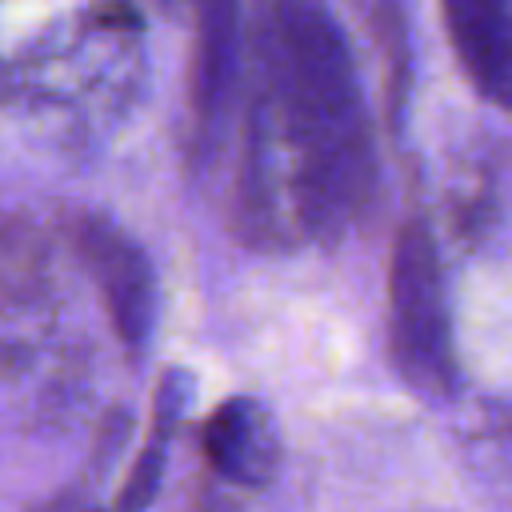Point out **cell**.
Returning a JSON list of instances; mask_svg holds the SVG:
<instances>
[{
  "label": "cell",
  "mask_w": 512,
  "mask_h": 512,
  "mask_svg": "<svg viewBox=\"0 0 512 512\" xmlns=\"http://www.w3.org/2000/svg\"><path fill=\"white\" fill-rule=\"evenodd\" d=\"M440 16L468 84L512 108V0H440Z\"/></svg>",
  "instance_id": "cell-4"
},
{
  "label": "cell",
  "mask_w": 512,
  "mask_h": 512,
  "mask_svg": "<svg viewBox=\"0 0 512 512\" xmlns=\"http://www.w3.org/2000/svg\"><path fill=\"white\" fill-rule=\"evenodd\" d=\"M204 452L212 468L232 476L236 484H268L272 476V432L264 424V412L248 400H232L212 416Z\"/></svg>",
  "instance_id": "cell-7"
},
{
  "label": "cell",
  "mask_w": 512,
  "mask_h": 512,
  "mask_svg": "<svg viewBox=\"0 0 512 512\" xmlns=\"http://www.w3.org/2000/svg\"><path fill=\"white\" fill-rule=\"evenodd\" d=\"M116 8L112 0H0V76L16 96L72 104L108 72Z\"/></svg>",
  "instance_id": "cell-2"
},
{
  "label": "cell",
  "mask_w": 512,
  "mask_h": 512,
  "mask_svg": "<svg viewBox=\"0 0 512 512\" xmlns=\"http://www.w3.org/2000/svg\"><path fill=\"white\" fill-rule=\"evenodd\" d=\"M268 96L300 220L344 228L372 196V120L348 40L320 0H272Z\"/></svg>",
  "instance_id": "cell-1"
},
{
  "label": "cell",
  "mask_w": 512,
  "mask_h": 512,
  "mask_svg": "<svg viewBox=\"0 0 512 512\" xmlns=\"http://www.w3.org/2000/svg\"><path fill=\"white\" fill-rule=\"evenodd\" d=\"M196 48H192V108L200 128L216 132L232 108L240 72V0H192Z\"/></svg>",
  "instance_id": "cell-5"
},
{
  "label": "cell",
  "mask_w": 512,
  "mask_h": 512,
  "mask_svg": "<svg viewBox=\"0 0 512 512\" xmlns=\"http://www.w3.org/2000/svg\"><path fill=\"white\" fill-rule=\"evenodd\" d=\"M80 244L104 292V304L116 320V332L124 336V344L136 348L140 340H148V328H152V280H148L144 256L116 228L100 220H88L80 228Z\"/></svg>",
  "instance_id": "cell-6"
},
{
  "label": "cell",
  "mask_w": 512,
  "mask_h": 512,
  "mask_svg": "<svg viewBox=\"0 0 512 512\" xmlns=\"http://www.w3.org/2000/svg\"><path fill=\"white\" fill-rule=\"evenodd\" d=\"M388 348L396 372L424 396H444L456 380L448 284L436 236L424 220L396 232L388 264Z\"/></svg>",
  "instance_id": "cell-3"
}]
</instances>
